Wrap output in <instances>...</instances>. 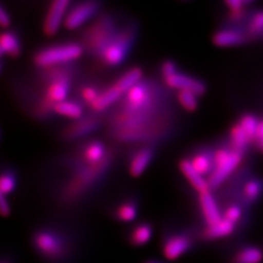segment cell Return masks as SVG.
Returning <instances> with one entry per match:
<instances>
[{
    "mask_svg": "<svg viewBox=\"0 0 263 263\" xmlns=\"http://www.w3.org/2000/svg\"><path fill=\"white\" fill-rule=\"evenodd\" d=\"M142 69L138 67L127 70L114 85L106 89L105 91L101 92L97 101L91 105V108L96 111H102L105 108H108L114 101L120 99L122 95H126L130 88L138 84L142 78Z\"/></svg>",
    "mask_w": 263,
    "mask_h": 263,
    "instance_id": "cell-1",
    "label": "cell"
},
{
    "mask_svg": "<svg viewBox=\"0 0 263 263\" xmlns=\"http://www.w3.org/2000/svg\"><path fill=\"white\" fill-rule=\"evenodd\" d=\"M81 54L82 47L77 43L53 45L37 52L34 56V62L41 67H49V66L76 60Z\"/></svg>",
    "mask_w": 263,
    "mask_h": 263,
    "instance_id": "cell-2",
    "label": "cell"
},
{
    "mask_svg": "<svg viewBox=\"0 0 263 263\" xmlns=\"http://www.w3.org/2000/svg\"><path fill=\"white\" fill-rule=\"evenodd\" d=\"M130 46V34L129 33H122L120 35H115L111 42L105 46L101 52V56L105 64L115 66L123 62L128 52Z\"/></svg>",
    "mask_w": 263,
    "mask_h": 263,
    "instance_id": "cell-3",
    "label": "cell"
},
{
    "mask_svg": "<svg viewBox=\"0 0 263 263\" xmlns=\"http://www.w3.org/2000/svg\"><path fill=\"white\" fill-rule=\"evenodd\" d=\"M99 3L93 0L82 2L73 6L65 16L64 24L67 29H76L85 23L98 11Z\"/></svg>",
    "mask_w": 263,
    "mask_h": 263,
    "instance_id": "cell-4",
    "label": "cell"
},
{
    "mask_svg": "<svg viewBox=\"0 0 263 263\" xmlns=\"http://www.w3.org/2000/svg\"><path fill=\"white\" fill-rule=\"evenodd\" d=\"M68 6V0H54L49 4L43 23V31L45 34L53 35L60 29L61 23L65 20V16L67 14L66 11H67Z\"/></svg>",
    "mask_w": 263,
    "mask_h": 263,
    "instance_id": "cell-5",
    "label": "cell"
},
{
    "mask_svg": "<svg viewBox=\"0 0 263 263\" xmlns=\"http://www.w3.org/2000/svg\"><path fill=\"white\" fill-rule=\"evenodd\" d=\"M34 245L41 253L51 258L60 257L64 249L62 238L47 230H42L35 235Z\"/></svg>",
    "mask_w": 263,
    "mask_h": 263,
    "instance_id": "cell-6",
    "label": "cell"
},
{
    "mask_svg": "<svg viewBox=\"0 0 263 263\" xmlns=\"http://www.w3.org/2000/svg\"><path fill=\"white\" fill-rule=\"evenodd\" d=\"M151 89L145 82L139 81L133 88H130L125 95L127 109L130 111H143L151 104Z\"/></svg>",
    "mask_w": 263,
    "mask_h": 263,
    "instance_id": "cell-7",
    "label": "cell"
},
{
    "mask_svg": "<svg viewBox=\"0 0 263 263\" xmlns=\"http://www.w3.org/2000/svg\"><path fill=\"white\" fill-rule=\"evenodd\" d=\"M242 153L234 151L229 155V157L226 160L214 167V170L211 174V178L209 180L210 187H216L221 182H224L226 178L232 174V172L237 168L238 164L240 163Z\"/></svg>",
    "mask_w": 263,
    "mask_h": 263,
    "instance_id": "cell-8",
    "label": "cell"
},
{
    "mask_svg": "<svg viewBox=\"0 0 263 263\" xmlns=\"http://www.w3.org/2000/svg\"><path fill=\"white\" fill-rule=\"evenodd\" d=\"M163 79L170 88H176L178 90H191L196 96L203 95L205 92V89H206L204 82L201 80L178 71L175 72L174 75L164 77Z\"/></svg>",
    "mask_w": 263,
    "mask_h": 263,
    "instance_id": "cell-9",
    "label": "cell"
},
{
    "mask_svg": "<svg viewBox=\"0 0 263 263\" xmlns=\"http://www.w3.org/2000/svg\"><path fill=\"white\" fill-rule=\"evenodd\" d=\"M191 246V241L185 235L170 237L162 247V253L168 260H176L185 253Z\"/></svg>",
    "mask_w": 263,
    "mask_h": 263,
    "instance_id": "cell-10",
    "label": "cell"
},
{
    "mask_svg": "<svg viewBox=\"0 0 263 263\" xmlns=\"http://www.w3.org/2000/svg\"><path fill=\"white\" fill-rule=\"evenodd\" d=\"M200 206L208 226L216 224L219 220L223 219V216H221L217 206V203L210 191L200 194Z\"/></svg>",
    "mask_w": 263,
    "mask_h": 263,
    "instance_id": "cell-11",
    "label": "cell"
},
{
    "mask_svg": "<svg viewBox=\"0 0 263 263\" xmlns=\"http://www.w3.org/2000/svg\"><path fill=\"white\" fill-rule=\"evenodd\" d=\"M179 167H180L181 172H182L184 177L187 179L189 182L191 183V185L195 189V190L199 192V194L210 191L209 181L205 180L204 177L201 176L199 172L194 169L190 160H187V159L181 160Z\"/></svg>",
    "mask_w": 263,
    "mask_h": 263,
    "instance_id": "cell-12",
    "label": "cell"
},
{
    "mask_svg": "<svg viewBox=\"0 0 263 263\" xmlns=\"http://www.w3.org/2000/svg\"><path fill=\"white\" fill-rule=\"evenodd\" d=\"M153 149L149 147H144L138 149L130 159L129 162V174L133 177L141 176L144 170L147 168L148 164L153 158Z\"/></svg>",
    "mask_w": 263,
    "mask_h": 263,
    "instance_id": "cell-13",
    "label": "cell"
},
{
    "mask_svg": "<svg viewBox=\"0 0 263 263\" xmlns=\"http://www.w3.org/2000/svg\"><path fill=\"white\" fill-rule=\"evenodd\" d=\"M69 81L66 77L57 78L49 84L46 89V100L53 103H59L64 101L68 95Z\"/></svg>",
    "mask_w": 263,
    "mask_h": 263,
    "instance_id": "cell-14",
    "label": "cell"
},
{
    "mask_svg": "<svg viewBox=\"0 0 263 263\" xmlns=\"http://www.w3.org/2000/svg\"><path fill=\"white\" fill-rule=\"evenodd\" d=\"M235 230V224L230 223L229 220L223 218L218 223L208 226L204 230V236L208 239H217V238H223L233 234Z\"/></svg>",
    "mask_w": 263,
    "mask_h": 263,
    "instance_id": "cell-15",
    "label": "cell"
},
{
    "mask_svg": "<svg viewBox=\"0 0 263 263\" xmlns=\"http://www.w3.org/2000/svg\"><path fill=\"white\" fill-rule=\"evenodd\" d=\"M0 53H8L11 56H18L20 53V42L15 33L11 31L3 32L0 36Z\"/></svg>",
    "mask_w": 263,
    "mask_h": 263,
    "instance_id": "cell-16",
    "label": "cell"
},
{
    "mask_svg": "<svg viewBox=\"0 0 263 263\" xmlns=\"http://www.w3.org/2000/svg\"><path fill=\"white\" fill-rule=\"evenodd\" d=\"M194 169L199 172L201 176H206L209 174H212L214 170V159L213 155L206 153V152H201L193 156L192 160H190Z\"/></svg>",
    "mask_w": 263,
    "mask_h": 263,
    "instance_id": "cell-17",
    "label": "cell"
},
{
    "mask_svg": "<svg viewBox=\"0 0 263 263\" xmlns=\"http://www.w3.org/2000/svg\"><path fill=\"white\" fill-rule=\"evenodd\" d=\"M243 41L241 33L233 30H221L216 32L213 36V42L218 46L238 45Z\"/></svg>",
    "mask_w": 263,
    "mask_h": 263,
    "instance_id": "cell-18",
    "label": "cell"
},
{
    "mask_svg": "<svg viewBox=\"0 0 263 263\" xmlns=\"http://www.w3.org/2000/svg\"><path fill=\"white\" fill-rule=\"evenodd\" d=\"M263 260V252L257 247H245L233 258V263H260Z\"/></svg>",
    "mask_w": 263,
    "mask_h": 263,
    "instance_id": "cell-19",
    "label": "cell"
},
{
    "mask_svg": "<svg viewBox=\"0 0 263 263\" xmlns=\"http://www.w3.org/2000/svg\"><path fill=\"white\" fill-rule=\"evenodd\" d=\"M53 109L56 113H59L60 115H64V117H67L70 119H78L82 114L81 105L77 102H73V101L64 100L62 102L55 103L53 105Z\"/></svg>",
    "mask_w": 263,
    "mask_h": 263,
    "instance_id": "cell-20",
    "label": "cell"
},
{
    "mask_svg": "<svg viewBox=\"0 0 263 263\" xmlns=\"http://www.w3.org/2000/svg\"><path fill=\"white\" fill-rule=\"evenodd\" d=\"M153 229L148 224H139L130 235V241L135 246H143L151 240Z\"/></svg>",
    "mask_w": 263,
    "mask_h": 263,
    "instance_id": "cell-21",
    "label": "cell"
},
{
    "mask_svg": "<svg viewBox=\"0 0 263 263\" xmlns=\"http://www.w3.org/2000/svg\"><path fill=\"white\" fill-rule=\"evenodd\" d=\"M104 146L100 142H92L90 143L84 151V157L89 161V162H99L104 156Z\"/></svg>",
    "mask_w": 263,
    "mask_h": 263,
    "instance_id": "cell-22",
    "label": "cell"
},
{
    "mask_svg": "<svg viewBox=\"0 0 263 263\" xmlns=\"http://www.w3.org/2000/svg\"><path fill=\"white\" fill-rule=\"evenodd\" d=\"M239 124L242 127V129L246 132L249 141H256L257 130L259 126V121L257 120V118H254L253 115H250V114H246L240 119Z\"/></svg>",
    "mask_w": 263,
    "mask_h": 263,
    "instance_id": "cell-23",
    "label": "cell"
},
{
    "mask_svg": "<svg viewBox=\"0 0 263 263\" xmlns=\"http://www.w3.org/2000/svg\"><path fill=\"white\" fill-rule=\"evenodd\" d=\"M230 137H232L233 144L235 146V151L238 152H242L246 145L248 144V142H250L240 124H236L232 127V130H230Z\"/></svg>",
    "mask_w": 263,
    "mask_h": 263,
    "instance_id": "cell-24",
    "label": "cell"
},
{
    "mask_svg": "<svg viewBox=\"0 0 263 263\" xmlns=\"http://www.w3.org/2000/svg\"><path fill=\"white\" fill-rule=\"evenodd\" d=\"M178 100L186 111H194L197 108V96L191 90H179Z\"/></svg>",
    "mask_w": 263,
    "mask_h": 263,
    "instance_id": "cell-25",
    "label": "cell"
},
{
    "mask_svg": "<svg viewBox=\"0 0 263 263\" xmlns=\"http://www.w3.org/2000/svg\"><path fill=\"white\" fill-rule=\"evenodd\" d=\"M137 215L136 205L132 202L123 203L117 209V217L122 221H132Z\"/></svg>",
    "mask_w": 263,
    "mask_h": 263,
    "instance_id": "cell-26",
    "label": "cell"
},
{
    "mask_svg": "<svg viewBox=\"0 0 263 263\" xmlns=\"http://www.w3.org/2000/svg\"><path fill=\"white\" fill-rule=\"evenodd\" d=\"M15 186V177L10 171L4 172L2 175V178H0V194L7 195L9 194L10 192H12V190Z\"/></svg>",
    "mask_w": 263,
    "mask_h": 263,
    "instance_id": "cell-27",
    "label": "cell"
},
{
    "mask_svg": "<svg viewBox=\"0 0 263 263\" xmlns=\"http://www.w3.org/2000/svg\"><path fill=\"white\" fill-rule=\"evenodd\" d=\"M261 190H262V184L260 181L251 180V181H249V182H247V184L245 185L243 192H245V195L247 199L250 201H253L259 196Z\"/></svg>",
    "mask_w": 263,
    "mask_h": 263,
    "instance_id": "cell-28",
    "label": "cell"
},
{
    "mask_svg": "<svg viewBox=\"0 0 263 263\" xmlns=\"http://www.w3.org/2000/svg\"><path fill=\"white\" fill-rule=\"evenodd\" d=\"M240 217H241V210L238 205H232V206H229L225 211L224 216H223V218L229 220L230 223L233 224H236L237 221L240 219Z\"/></svg>",
    "mask_w": 263,
    "mask_h": 263,
    "instance_id": "cell-29",
    "label": "cell"
},
{
    "mask_svg": "<svg viewBox=\"0 0 263 263\" xmlns=\"http://www.w3.org/2000/svg\"><path fill=\"white\" fill-rule=\"evenodd\" d=\"M100 95L101 93L99 92L96 88L90 87V86L85 87L84 89L81 90V98L84 99L86 102L90 103L91 105L97 101V99L99 98V96H100Z\"/></svg>",
    "mask_w": 263,
    "mask_h": 263,
    "instance_id": "cell-30",
    "label": "cell"
},
{
    "mask_svg": "<svg viewBox=\"0 0 263 263\" xmlns=\"http://www.w3.org/2000/svg\"><path fill=\"white\" fill-rule=\"evenodd\" d=\"M263 30V11L254 14L250 23V31L252 33H260Z\"/></svg>",
    "mask_w": 263,
    "mask_h": 263,
    "instance_id": "cell-31",
    "label": "cell"
},
{
    "mask_svg": "<svg viewBox=\"0 0 263 263\" xmlns=\"http://www.w3.org/2000/svg\"><path fill=\"white\" fill-rule=\"evenodd\" d=\"M177 71H178L177 66L172 61H166V62H163V64L161 65V72H162L163 78L168 77L170 75H174V73Z\"/></svg>",
    "mask_w": 263,
    "mask_h": 263,
    "instance_id": "cell-32",
    "label": "cell"
},
{
    "mask_svg": "<svg viewBox=\"0 0 263 263\" xmlns=\"http://www.w3.org/2000/svg\"><path fill=\"white\" fill-rule=\"evenodd\" d=\"M95 122H89L88 124H80V125H76L75 127H73V129L71 130V133L72 134H75L76 136H78V135H81L82 133H86L87 130H90V129H92L93 127H95Z\"/></svg>",
    "mask_w": 263,
    "mask_h": 263,
    "instance_id": "cell-33",
    "label": "cell"
},
{
    "mask_svg": "<svg viewBox=\"0 0 263 263\" xmlns=\"http://www.w3.org/2000/svg\"><path fill=\"white\" fill-rule=\"evenodd\" d=\"M0 213H2L3 216H8L10 213L9 204H8L6 200V195L0 194Z\"/></svg>",
    "mask_w": 263,
    "mask_h": 263,
    "instance_id": "cell-34",
    "label": "cell"
},
{
    "mask_svg": "<svg viewBox=\"0 0 263 263\" xmlns=\"http://www.w3.org/2000/svg\"><path fill=\"white\" fill-rule=\"evenodd\" d=\"M0 24H2V26H3L4 28H7V27L10 24L9 14L7 13V11H6L4 6L0 7Z\"/></svg>",
    "mask_w": 263,
    "mask_h": 263,
    "instance_id": "cell-35",
    "label": "cell"
},
{
    "mask_svg": "<svg viewBox=\"0 0 263 263\" xmlns=\"http://www.w3.org/2000/svg\"><path fill=\"white\" fill-rule=\"evenodd\" d=\"M247 3L242 2V0H229L226 2V5L230 8V10H239L242 9V6Z\"/></svg>",
    "mask_w": 263,
    "mask_h": 263,
    "instance_id": "cell-36",
    "label": "cell"
},
{
    "mask_svg": "<svg viewBox=\"0 0 263 263\" xmlns=\"http://www.w3.org/2000/svg\"><path fill=\"white\" fill-rule=\"evenodd\" d=\"M256 142L263 149V121L259 122V126L257 130V136H256Z\"/></svg>",
    "mask_w": 263,
    "mask_h": 263,
    "instance_id": "cell-37",
    "label": "cell"
},
{
    "mask_svg": "<svg viewBox=\"0 0 263 263\" xmlns=\"http://www.w3.org/2000/svg\"><path fill=\"white\" fill-rule=\"evenodd\" d=\"M242 15H243L242 9H239V10H232V12H230V18L234 19V20L240 19Z\"/></svg>",
    "mask_w": 263,
    "mask_h": 263,
    "instance_id": "cell-38",
    "label": "cell"
},
{
    "mask_svg": "<svg viewBox=\"0 0 263 263\" xmlns=\"http://www.w3.org/2000/svg\"><path fill=\"white\" fill-rule=\"evenodd\" d=\"M146 263H160V262H157V261H148Z\"/></svg>",
    "mask_w": 263,
    "mask_h": 263,
    "instance_id": "cell-39",
    "label": "cell"
}]
</instances>
